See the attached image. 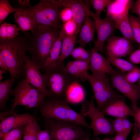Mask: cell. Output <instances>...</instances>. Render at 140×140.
<instances>
[{"instance_id":"1","label":"cell","mask_w":140,"mask_h":140,"mask_svg":"<svg viewBox=\"0 0 140 140\" xmlns=\"http://www.w3.org/2000/svg\"><path fill=\"white\" fill-rule=\"evenodd\" d=\"M31 36L26 32L19 33L12 39L0 40V58L10 69L9 78L20 80L25 77L23 58L27 51V43Z\"/></svg>"},{"instance_id":"2","label":"cell","mask_w":140,"mask_h":140,"mask_svg":"<svg viewBox=\"0 0 140 140\" xmlns=\"http://www.w3.org/2000/svg\"><path fill=\"white\" fill-rule=\"evenodd\" d=\"M61 29H55L39 24L31 31L27 50L32 62L40 69L45 61Z\"/></svg>"},{"instance_id":"3","label":"cell","mask_w":140,"mask_h":140,"mask_svg":"<svg viewBox=\"0 0 140 140\" xmlns=\"http://www.w3.org/2000/svg\"><path fill=\"white\" fill-rule=\"evenodd\" d=\"M48 97L38 108L42 117L71 122L91 129L85 117L72 109L64 99Z\"/></svg>"},{"instance_id":"4","label":"cell","mask_w":140,"mask_h":140,"mask_svg":"<svg viewBox=\"0 0 140 140\" xmlns=\"http://www.w3.org/2000/svg\"><path fill=\"white\" fill-rule=\"evenodd\" d=\"M13 90L14 98L13 103L9 110L0 112V120L17 113L15 109L18 106H24L28 109H38L43 105L46 97L29 84L25 77L19 81Z\"/></svg>"},{"instance_id":"5","label":"cell","mask_w":140,"mask_h":140,"mask_svg":"<svg viewBox=\"0 0 140 140\" xmlns=\"http://www.w3.org/2000/svg\"><path fill=\"white\" fill-rule=\"evenodd\" d=\"M64 8L59 0H41L24 12L31 15L39 24L61 29L63 24L60 15Z\"/></svg>"},{"instance_id":"6","label":"cell","mask_w":140,"mask_h":140,"mask_svg":"<svg viewBox=\"0 0 140 140\" xmlns=\"http://www.w3.org/2000/svg\"><path fill=\"white\" fill-rule=\"evenodd\" d=\"M43 120L44 127L50 132L52 140H82L90 134L77 124L51 118Z\"/></svg>"},{"instance_id":"7","label":"cell","mask_w":140,"mask_h":140,"mask_svg":"<svg viewBox=\"0 0 140 140\" xmlns=\"http://www.w3.org/2000/svg\"><path fill=\"white\" fill-rule=\"evenodd\" d=\"M94 99L93 96L89 101H84L82 103L80 113L84 117L88 116L90 118V125L93 131L94 136L114 135L115 132L111 122L95 106Z\"/></svg>"},{"instance_id":"8","label":"cell","mask_w":140,"mask_h":140,"mask_svg":"<svg viewBox=\"0 0 140 140\" xmlns=\"http://www.w3.org/2000/svg\"><path fill=\"white\" fill-rule=\"evenodd\" d=\"M46 76V87L52 97L64 99L66 92L74 81L77 80L68 73L64 62L60 66L44 73Z\"/></svg>"},{"instance_id":"9","label":"cell","mask_w":140,"mask_h":140,"mask_svg":"<svg viewBox=\"0 0 140 140\" xmlns=\"http://www.w3.org/2000/svg\"><path fill=\"white\" fill-rule=\"evenodd\" d=\"M88 81L93 90L97 107L101 112L111 102L118 99L124 98L123 96L114 90L107 75L100 78L93 74L90 75Z\"/></svg>"},{"instance_id":"10","label":"cell","mask_w":140,"mask_h":140,"mask_svg":"<svg viewBox=\"0 0 140 140\" xmlns=\"http://www.w3.org/2000/svg\"><path fill=\"white\" fill-rule=\"evenodd\" d=\"M88 16L95 22L97 33V39L93 48L97 52H102L105 41L113 35L116 29L115 22L111 17H106L102 19L90 10Z\"/></svg>"},{"instance_id":"11","label":"cell","mask_w":140,"mask_h":140,"mask_svg":"<svg viewBox=\"0 0 140 140\" xmlns=\"http://www.w3.org/2000/svg\"><path fill=\"white\" fill-rule=\"evenodd\" d=\"M25 64V78L30 84L38 90L46 97H50L51 94L46 86V77L40 69L32 62L30 57L25 54L23 58Z\"/></svg>"},{"instance_id":"12","label":"cell","mask_w":140,"mask_h":140,"mask_svg":"<svg viewBox=\"0 0 140 140\" xmlns=\"http://www.w3.org/2000/svg\"><path fill=\"white\" fill-rule=\"evenodd\" d=\"M115 71L109 79L112 86L129 99L132 106L137 105L140 99V89L138 86L126 80L123 72L119 70Z\"/></svg>"},{"instance_id":"13","label":"cell","mask_w":140,"mask_h":140,"mask_svg":"<svg viewBox=\"0 0 140 140\" xmlns=\"http://www.w3.org/2000/svg\"><path fill=\"white\" fill-rule=\"evenodd\" d=\"M91 57L90 61L89 69L93 75L99 78H102L108 74L110 76L115 72L107 59L102 54L94 50L91 46Z\"/></svg>"},{"instance_id":"14","label":"cell","mask_w":140,"mask_h":140,"mask_svg":"<svg viewBox=\"0 0 140 140\" xmlns=\"http://www.w3.org/2000/svg\"><path fill=\"white\" fill-rule=\"evenodd\" d=\"M107 41V52L114 56L120 58L129 56L134 51L131 42L124 37L112 35Z\"/></svg>"},{"instance_id":"15","label":"cell","mask_w":140,"mask_h":140,"mask_svg":"<svg viewBox=\"0 0 140 140\" xmlns=\"http://www.w3.org/2000/svg\"><path fill=\"white\" fill-rule=\"evenodd\" d=\"M63 7L69 8L71 10L73 18L76 25L75 34L80 32L85 17L88 16L90 10L83 1L80 0H59Z\"/></svg>"},{"instance_id":"16","label":"cell","mask_w":140,"mask_h":140,"mask_svg":"<svg viewBox=\"0 0 140 140\" xmlns=\"http://www.w3.org/2000/svg\"><path fill=\"white\" fill-rule=\"evenodd\" d=\"M131 0H111L106 8V17H111L116 24L128 16L129 10L134 3Z\"/></svg>"},{"instance_id":"17","label":"cell","mask_w":140,"mask_h":140,"mask_svg":"<svg viewBox=\"0 0 140 140\" xmlns=\"http://www.w3.org/2000/svg\"><path fill=\"white\" fill-rule=\"evenodd\" d=\"M39 118L29 113H15L1 120L0 131L6 133L14 128L25 126L30 121Z\"/></svg>"},{"instance_id":"18","label":"cell","mask_w":140,"mask_h":140,"mask_svg":"<svg viewBox=\"0 0 140 140\" xmlns=\"http://www.w3.org/2000/svg\"><path fill=\"white\" fill-rule=\"evenodd\" d=\"M102 112L117 118L133 116V112L126 103L124 98L116 100L108 104Z\"/></svg>"},{"instance_id":"19","label":"cell","mask_w":140,"mask_h":140,"mask_svg":"<svg viewBox=\"0 0 140 140\" xmlns=\"http://www.w3.org/2000/svg\"><path fill=\"white\" fill-rule=\"evenodd\" d=\"M64 32L62 27L60 34L50 50L47 58L40 68L44 73L55 69L60 54Z\"/></svg>"},{"instance_id":"20","label":"cell","mask_w":140,"mask_h":140,"mask_svg":"<svg viewBox=\"0 0 140 140\" xmlns=\"http://www.w3.org/2000/svg\"><path fill=\"white\" fill-rule=\"evenodd\" d=\"M90 61H84L74 60L68 62L65 65L68 73L77 80L84 82L88 81V74Z\"/></svg>"},{"instance_id":"21","label":"cell","mask_w":140,"mask_h":140,"mask_svg":"<svg viewBox=\"0 0 140 140\" xmlns=\"http://www.w3.org/2000/svg\"><path fill=\"white\" fill-rule=\"evenodd\" d=\"M80 31L79 39L76 41L80 46L84 48L92 41L95 43L96 26L94 21L88 15L85 17Z\"/></svg>"},{"instance_id":"22","label":"cell","mask_w":140,"mask_h":140,"mask_svg":"<svg viewBox=\"0 0 140 140\" xmlns=\"http://www.w3.org/2000/svg\"><path fill=\"white\" fill-rule=\"evenodd\" d=\"M78 80H76L72 82L66 92L64 99L69 103L77 104L85 101V91Z\"/></svg>"},{"instance_id":"23","label":"cell","mask_w":140,"mask_h":140,"mask_svg":"<svg viewBox=\"0 0 140 140\" xmlns=\"http://www.w3.org/2000/svg\"><path fill=\"white\" fill-rule=\"evenodd\" d=\"M16 80L15 78L12 77L4 81H0V109L1 111L8 110L6 104L10 97L14 96L12 87Z\"/></svg>"},{"instance_id":"24","label":"cell","mask_w":140,"mask_h":140,"mask_svg":"<svg viewBox=\"0 0 140 140\" xmlns=\"http://www.w3.org/2000/svg\"><path fill=\"white\" fill-rule=\"evenodd\" d=\"M13 16L15 22L23 32L32 31L39 24L31 15L24 12H15Z\"/></svg>"},{"instance_id":"25","label":"cell","mask_w":140,"mask_h":140,"mask_svg":"<svg viewBox=\"0 0 140 140\" xmlns=\"http://www.w3.org/2000/svg\"><path fill=\"white\" fill-rule=\"evenodd\" d=\"M76 35H68L64 32L61 52L57 61V66H60L65 59L71 55L76 43Z\"/></svg>"},{"instance_id":"26","label":"cell","mask_w":140,"mask_h":140,"mask_svg":"<svg viewBox=\"0 0 140 140\" xmlns=\"http://www.w3.org/2000/svg\"><path fill=\"white\" fill-rule=\"evenodd\" d=\"M20 30L15 24L4 23L0 27V40L11 39L16 37L19 34Z\"/></svg>"},{"instance_id":"27","label":"cell","mask_w":140,"mask_h":140,"mask_svg":"<svg viewBox=\"0 0 140 140\" xmlns=\"http://www.w3.org/2000/svg\"><path fill=\"white\" fill-rule=\"evenodd\" d=\"M41 127L37 120H31L25 125L23 133V140H37Z\"/></svg>"},{"instance_id":"28","label":"cell","mask_w":140,"mask_h":140,"mask_svg":"<svg viewBox=\"0 0 140 140\" xmlns=\"http://www.w3.org/2000/svg\"><path fill=\"white\" fill-rule=\"evenodd\" d=\"M107 55L110 63L123 73L128 72L136 66L128 61L114 56L107 52Z\"/></svg>"},{"instance_id":"29","label":"cell","mask_w":140,"mask_h":140,"mask_svg":"<svg viewBox=\"0 0 140 140\" xmlns=\"http://www.w3.org/2000/svg\"><path fill=\"white\" fill-rule=\"evenodd\" d=\"M115 25L116 29L120 31L124 37L131 42L135 41L128 16L122 19L115 24Z\"/></svg>"},{"instance_id":"30","label":"cell","mask_w":140,"mask_h":140,"mask_svg":"<svg viewBox=\"0 0 140 140\" xmlns=\"http://www.w3.org/2000/svg\"><path fill=\"white\" fill-rule=\"evenodd\" d=\"M26 10L12 7L7 0H0V24H2L7 16L13 12H24Z\"/></svg>"},{"instance_id":"31","label":"cell","mask_w":140,"mask_h":140,"mask_svg":"<svg viewBox=\"0 0 140 140\" xmlns=\"http://www.w3.org/2000/svg\"><path fill=\"white\" fill-rule=\"evenodd\" d=\"M25 126L14 128L8 132L0 133V140H22Z\"/></svg>"},{"instance_id":"32","label":"cell","mask_w":140,"mask_h":140,"mask_svg":"<svg viewBox=\"0 0 140 140\" xmlns=\"http://www.w3.org/2000/svg\"><path fill=\"white\" fill-rule=\"evenodd\" d=\"M71 55L75 60L87 61H90L92 54L91 50H86L80 46L74 48Z\"/></svg>"},{"instance_id":"33","label":"cell","mask_w":140,"mask_h":140,"mask_svg":"<svg viewBox=\"0 0 140 140\" xmlns=\"http://www.w3.org/2000/svg\"><path fill=\"white\" fill-rule=\"evenodd\" d=\"M128 18L135 40L140 47V18L132 15L128 16Z\"/></svg>"},{"instance_id":"34","label":"cell","mask_w":140,"mask_h":140,"mask_svg":"<svg viewBox=\"0 0 140 140\" xmlns=\"http://www.w3.org/2000/svg\"><path fill=\"white\" fill-rule=\"evenodd\" d=\"M111 0H90L89 2L95 11V13L98 17L102 11L111 2Z\"/></svg>"},{"instance_id":"35","label":"cell","mask_w":140,"mask_h":140,"mask_svg":"<svg viewBox=\"0 0 140 140\" xmlns=\"http://www.w3.org/2000/svg\"><path fill=\"white\" fill-rule=\"evenodd\" d=\"M125 79L131 83H134L138 81L140 78V69L136 66L124 75Z\"/></svg>"},{"instance_id":"36","label":"cell","mask_w":140,"mask_h":140,"mask_svg":"<svg viewBox=\"0 0 140 140\" xmlns=\"http://www.w3.org/2000/svg\"><path fill=\"white\" fill-rule=\"evenodd\" d=\"M134 118L135 134L140 132V108L137 105L132 106Z\"/></svg>"},{"instance_id":"37","label":"cell","mask_w":140,"mask_h":140,"mask_svg":"<svg viewBox=\"0 0 140 140\" xmlns=\"http://www.w3.org/2000/svg\"><path fill=\"white\" fill-rule=\"evenodd\" d=\"M62 24V27L66 34L69 35L74 34L76 31V26L73 18Z\"/></svg>"},{"instance_id":"38","label":"cell","mask_w":140,"mask_h":140,"mask_svg":"<svg viewBox=\"0 0 140 140\" xmlns=\"http://www.w3.org/2000/svg\"><path fill=\"white\" fill-rule=\"evenodd\" d=\"M123 118H117L111 121L112 127L116 134H123Z\"/></svg>"},{"instance_id":"39","label":"cell","mask_w":140,"mask_h":140,"mask_svg":"<svg viewBox=\"0 0 140 140\" xmlns=\"http://www.w3.org/2000/svg\"><path fill=\"white\" fill-rule=\"evenodd\" d=\"M60 17L62 24L73 18V15L71 10L69 8L66 7L61 11Z\"/></svg>"},{"instance_id":"40","label":"cell","mask_w":140,"mask_h":140,"mask_svg":"<svg viewBox=\"0 0 140 140\" xmlns=\"http://www.w3.org/2000/svg\"><path fill=\"white\" fill-rule=\"evenodd\" d=\"M129 61L133 64L140 63V47L133 51L129 56L128 59Z\"/></svg>"},{"instance_id":"41","label":"cell","mask_w":140,"mask_h":140,"mask_svg":"<svg viewBox=\"0 0 140 140\" xmlns=\"http://www.w3.org/2000/svg\"><path fill=\"white\" fill-rule=\"evenodd\" d=\"M37 140H52V136L47 129H41L38 133Z\"/></svg>"},{"instance_id":"42","label":"cell","mask_w":140,"mask_h":140,"mask_svg":"<svg viewBox=\"0 0 140 140\" xmlns=\"http://www.w3.org/2000/svg\"><path fill=\"white\" fill-rule=\"evenodd\" d=\"M123 123L124 131L123 134L128 136L133 127L134 126V123L130 122L127 118H123Z\"/></svg>"},{"instance_id":"43","label":"cell","mask_w":140,"mask_h":140,"mask_svg":"<svg viewBox=\"0 0 140 140\" xmlns=\"http://www.w3.org/2000/svg\"><path fill=\"white\" fill-rule=\"evenodd\" d=\"M131 9L132 11L137 14L140 18V0H138L134 3Z\"/></svg>"},{"instance_id":"44","label":"cell","mask_w":140,"mask_h":140,"mask_svg":"<svg viewBox=\"0 0 140 140\" xmlns=\"http://www.w3.org/2000/svg\"><path fill=\"white\" fill-rule=\"evenodd\" d=\"M29 0H19L18 2L23 7L24 9L26 10L31 6V4H29Z\"/></svg>"},{"instance_id":"45","label":"cell","mask_w":140,"mask_h":140,"mask_svg":"<svg viewBox=\"0 0 140 140\" xmlns=\"http://www.w3.org/2000/svg\"><path fill=\"white\" fill-rule=\"evenodd\" d=\"M128 136L123 134H116L112 140H127Z\"/></svg>"},{"instance_id":"46","label":"cell","mask_w":140,"mask_h":140,"mask_svg":"<svg viewBox=\"0 0 140 140\" xmlns=\"http://www.w3.org/2000/svg\"><path fill=\"white\" fill-rule=\"evenodd\" d=\"M0 67L1 69L10 73V69L5 63L0 58Z\"/></svg>"},{"instance_id":"47","label":"cell","mask_w":140,"mask_h":140,"mask_svg":"<svg viewBox=\"0 0 140 140\" xmlns=\"http://www.w3.org/2000/svg\"><path fill=\"white\" fill-rule=\"evenodd\" d=\"M131 140H140V132L134 134Z\"/></svg>"},{"instance_id":"48","label":"cell","mask_w":140,"mask_h":140,"mask_svg":"<svg viewBox=\"0 0 140 140\" xmlns=\"http://www.w3.org/2000/svg\"><path fill=\"white\" fill-rule=\"evenodd\" d=\"M7 71L3 69H0V81H2L4 78L3 75L4 74L6 73Z\"/></svg>"},{"instance_id":"49","label":"cell","mask_w":140,"mask_h":140,"mask_svg":"<svg viewBox=\"0 0 140 140\" xmlns=\"http://www.w3.org/2000/svg\"><path fill=\"white\" fill-rule=\"evenodd\" d=\"M90 134L85 138L84 139L82 140H91L90 137ZM95 140H99V139H96Z\"/></svg>"},{"instance_id":"50","label":"cell","mask_w":140,"mask_h":140,"mask_svg":"<svg viewBox=\"0 0 140 140\" xmlns=\"http://www.w3.org/2000/svg\"><path fill=\"white\" fill-rule=\"evenodd\" d=\"M137 85L138 86L139 89H140V78H139V80H138V84Z\"/></svg>"},{"instance_id":"51","label":"cell","mask_w":140,"mask_h":140,"mask_svg":"<svg viewBox=\"0 0 140 140\" xmlns=\"http://www.w3.org/2000/svg\"><path fill=\"white\" fill-rule=\"evenodd\" d=\"M102 140H112V139L110 138H104Z\"/></svg>"}]
</instances>
